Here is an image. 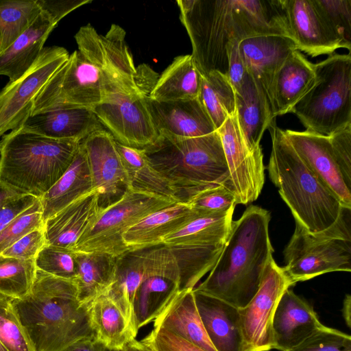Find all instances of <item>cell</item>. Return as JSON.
Segmentation results:
<instances>
[{"label":"cell","mask_w":351,"mask_h":351,"mask_svg":"<svg viewBox=\"0 0 351 351\" xmlns=\"http://www.w3.org/2000/svg\"><path fill=\"white\" fill-rule=\"evenodd\" d=\"M269 212L247 207L232 221L230 234L208 277L194 289L244 307L256 293L266 265L273 258Z\"/></svg>","instance_id":"obj_1"},{"label":"cell","mask_w":351,"mask_h":351,"mask_svg":"<svg viewBox=\"0 0 351 351\" xmlns=\"http://www.w3.org/2000/svg\"><path fill=\"white\" fill-rule=\"evenodd\" d=\"M11 304L34 351H63L94 337L88 304L79 300L74 280L36 269L29 293Z\"/></svg>","instance_id":"obj_2"},{"label":"cell","mask_w":351,"mask_h":351,"mask_svg":"<svg viewBox=\"0 0 351 351\" xmlns=\"http://www.w3.org/2000/svg\"><path fill=\"white\" fill-rule=\"evenodd\" d=\"M268 130L271 138L269 175L295 221L311 233L330 228L350 209L342 206L302 160L286 138L284 130L276 125V119Z\"/></svg>","instance_id":"obj_3"},{"label":"cell","mask_w":351,"mask_h":351,"mask_svg":"<svg viewBox=\"0 0 351 351\" xmlns=\"http://www.w3.org/2000/svg\"><path fill=\"white\" fill-rule=\"evenodd\" d=\"M147 158L170 184L178 202H186L198 192L230 181L220 136L185 138L160 132L143 149Z\"/></svg>","instance_id":"obj_4"},{"label":"cell","mask_w":351,"mask_h":351,"mask_svg":"<svg viewBox=\"0 0 351 351\" xmlns=\"http://www.w3.org/2000/svg\"><path fill=\"white\" fill-rule=\"evenodd\" d=\"M80 144L11 130L0 141V181L21 194L40 198L69 168Z\"/></svg>","instance_id":"obj_5"},{"label":"cell","mask_w":351,"mask_h":351,"mask_svg":"<svg viewBox=\"0 0 351 351\" xmlns=\"http://www.w3.org/2000/svg\"><path fill=\"white\" fill-rule=\"evenodd\" d=\"M315 66V84L291 112L306 130L329 136L351 123L350 53L329 55Z\"/></svg>","instance_id":"obj_6"},{"label":"cell","mask_w":351,"mask_h":351,"mask_svg":"<svg viewBox=\"0 0 351 351\" xmlns=\"http://www.w3.org/2000/svg\"><path fill=\"white\" fill-rule=\"evenodd\" d=\"M176 3L197 70L202 75L214 71L226 75L227 47L235 38L232 0H178Z\"/></svg>","instance_id":"obj_7"},{"label":"cell","mask_w":351,"mask_h":351,"mask_svg":"<svg viewBox=\"0 0 351 351\" xmlns=\"http://www.w3.org/2000/svg\"><path fill=\"white\" fill-rule=\"evenodd\" d=\"M332 227L311 233L298 222L284 250L283 270L293 285L332 271H351V235L347 214Z\"/></svg>","instance_id":"obj_8"},{"label":"cell","mask_w":351,"mask_h":351,"mask_svg":"<svg viewBox=\"0 0 351 351\" xmlns=\"http://www.w3.org/2000/svg\"><path fill=\"white\" fill-rule=\"evenodd\" d=\"M112 94L102 70L76 50L40 90L31 115L57 109H92Z\"/></svg>","instance_id":"obj_9"},{"label":"cell","mask_w":351,"mask_h":351,"mask_svg":"<svg viewBox=\"0 0 351 351\" xmlns=\"http://www.w3.org/2000/svg\"><path fill=\"white\" fill-rule=\"evenodd\" d=\"M74 38L78 51L98 66L110 82L113 95L108 100L119 96L149 94L153 85L145 82L143 70L135 66L121 27L112 24L102 35L88 23L81 27Z\"/></svg>","instance_id":"obj_10"},{"label":"cell","mask_w":351,"mask_h":351,"mask_svg":"<svg viewBox=\"0 0 351 351\" xmlns=\"http://www.w3.org/2000/svg\"><path fill=\"white\" fill-rule=\"evenodd\" d=\"M174 199L129 188L117 202L101 210L95 224L76 243V252L118 256L128 250L123 235L148 215L177 202Z\"/></svg>","instance_id":"obj_11"},{"label":"cell","mask_w":351,"mask_h":351,"mask_svg":"<svg viewBox=\"0 0 351 351\" xmlns=\"http://www.w3.org/2000/svg\"><path fill=\"white\" fill-rule=\"evenodd\" d=\"M179 291V269L170 249L162 243L147 247L143 275L132 302L134 332L154 321Z\"/></svg>","instance_id":"obj_12"},{"label":"cell","mask_w":351,"mask_h":351,"mask_svg":"<svg viewBox=\"0 0 351 351\" xmlns=\"http://www.w3.org/2000/svg\"><path fill=\"white\" fill-rule=\"evenodd\" d=\"M69 53L58 46L44 47L32 66L0 91V137L20 128L31 116L35 97Z\"/></svg>","instance_id":"obj_13"},{"label":"cell","mask_w":351,"mask_h":351,"mask_svg":"<svg viewBox=\"0 0 351 351\" xmlns=\"http://www.w3.org/2000/svg\"><path fill=\"white\" fill-rule=\"evenodd\" d=\"M294 285L282 267L271 258L264 270L259 287L243 308H239L244 341L248 351L274 349L272 319L284 292Z\"/></svg>","instance_id":"obj_14"},{"label":"cell","mask_w":351,"mask_h":351,"mask_svg":"<svg viewBox=\"0 0 351 351\" xmlns=\"http://www.w3.org/2000/svg\"><path fill=\"white\" fill-rule=\"evenodd\" d=\"M226 156L237 204H247L259 196L265 183L261 145L251 150L240 128L237 111L217 130Z\"/></svg>","instance_id":"obj_15"},{"label":"cell","mask_w":351,"mask_h":351,"mask_svg":"<svg viewBox=\"0 0 351 351\" xmlns=\"http://www.w3.org/2000/svg\"><path fill=\"white\" fill-rule=\"evenodd\" d=\"M147 95L141 93L114 97L92 110L116 141L144 149L159 136L147 106Z\"/></svg>","instance_id":"obj_16"},{"label":"cell","mask_w":351,"mask_h":351,"mask_svg":"<svg viewBox=\"0 0 351 351\" xmlns=\"http://www.w3.org/2000/svg\"><path fill=\"white\" fill-rule=\"evenodd\" d=\"M88 160L93 189L104 209L119 200L130 188L116 141L106 130L90 134L80 141Z\"/></svg>","instance_id":"obj_17"},{"label":"cell","mask_w":351,"mask_h":351,"mask_svg":"<svg viewBox=\"0 0 351 351\" xmlns=\"http://www.w3.org/2000/svg\"><path fill=\"white\" fill-rule=\"evenodd\" d=\"M289 32L298 51L311 57L346 47L316 0H282Z\"/></svg>","instance_id":"obj_18"},{"label":"cell","mask_w":351,"mask_h":351,"mask_svg":"<svg viewBox=\"0 0 351 351\" xmlns=\"http://www.w3.org/2000/svg\"><path fill=\"white\" fill-rule=\"evenodd\" d=\"M296 49L293 40L282 35L254 36L239 43L246 72L261 87L274 114V88L276 75L287 58Z\"/></svg>","instance_id":"obj_19"},{"label":"cell","mask_w":351,"mask_h":351,"mask_svg":"<svg viewBox=\"0 0 351 351\" xmlns=\"http://www.w3.org/2000/svg\"><path fill=\"white\" fill-rule=\"evenodd\" d=\"M284 132L306 165L335 195L342 206L350 209L351 189L348 187L337 163L329 136L306 130H285Z\"/></svg>","instance_id":"obj_20"},{"label":"cell","mask_w":351,"mask_h":351,"mask_svg":"<svg viewBox=\"0 0 351 351\" xmlns=\"http://www.w3.org/2000/svg\"><path fill=\"white\" fill-rule=\"evenodd\" d=\"M322 325L308 302L289 288L281 296L272 319L274 349L289 351Z\"/></svg>","instance_id":"obj_21"},{"label":"cell","mask_w":351,"mask_h":351,"mask_svg":"<svg viewBox=\"0 0 351 351\" xmlns=\"http://www.w3.org/2000/svg\"><path fill=\"white\" fill-rule=\"evenodd\" d=\"M149 112L158 132L191 138L208 135L216 130L199 99L157 101L147 97Z\"/></svg>","instance_id":"obj_22"},{"label":"cell","mask_w":351,"mask_h":351,"mask_svg":"<svg viewBox=\"0 0 351 351\" xmlns=\"http://www.w3.org/2000/svg\"><path fill=\"white\" fill-rule=\"evenodd\" d=\"M101 210L96 190L80 197L44 221L46 244L74 251L77 242L95 224Z\"/></svg>","instance_id":"obj_23"},{"label":"cell","mask_w":351,"mask_h":351,"mask_svg":"<svg viewBox=\"0 0 351 351\" xmlns=\"http://www.w3.org/2000/svg\"><path fill=\"white\" fill-rule=\"evenodd\" d=\"M196 306L204 329L217 351H248L239 308L193 289Z\"/></svg>","instance_id":"obj_24"},{"label":"cell","mask_w":351,"mask_h":351,"mask_svg":"<svg viewBox=\"0 0 351 351\" xmlns=\"http://www.w3.org/2000/svg\"><path fill=\"white\" fill-rule=\"evenodd\" d=\"M53 139L81 141L93 132L104 130L90 108H66L29 117L19 128Z\"/></svg>","instance_id":"obj_25"},{"label":"cell","mask_w":351,"mask_h":351,"mask_svg":"<svg viewBox=\"0 0 351 351\" xmlns=\"http://www.w3.org/2000/svg\"><path fill=\"white\" fill-rule=\"evenodd\" d=\"M235 38L282 35L291 38L282 0H232Z\"/></svg>","instance_id":"obj_26"},{"label":"cell","mask_w":351,"mask_h":351,"mask_svg":"<svg viewBox=\"0 0 351 351\" xmlns=\"http://www.w3.org/2000/svg\"><path fill=\"white\" fill-rule=\"evenodd\" d=\"M200 213L187 203L177 202L154 212L129 228L123 235L128 250L155 246Z\"/></svg>","instance_id":"obj_27"},{"label":"cell","mask_w":351,"mask_h":351,"mask_svg":"<svg viewBox=\"0 0 351 351\" xmlns=\"http://www.w3.org/2000/svg\"><path fill=\"white\" fill-rule=\"evenodd\" d=\"M57 23L42 10L29 27L0 53V75L14 81L21 77L40 54Z\"/></svg>","instance_id":"obj_28"},{"label":"cell","mask_w":351,"mask_h":351,"mask_svg":"<svg viewBox=\"0 0 351 351\" xmlns=\"http://www.w3.org/2000/svg\"><path fill=\"white\" fill-rule=\"evenodd\" d=\"M235 97L240 128L248 147L253 150L260 145L276 117L261 87L247 73Z\"/></svg>","instance_id":"obj_29"},{"label":"cell","mask_w":351,"mask_h":351,"mask_svg":"<svg viewBox=\"0 0 351 351\" xmlns=\"http://www.w3.org/2000/svg\"><path fill=\"white\" fill-rule=\"evenodd\" d=\"M316 81L315 64L300 51H293L279 70L274 82V116L291 112Z\"/></svg>","instance_id":"obj_30"},{"label":"cell","mask_w":351,"mask_h":351,"mask_svg":"<svg viewBox=\"0 0 351 351\" xmlns=\"http://www.w3.org/2000/svg\"><path fill=\"white\" fill-rule=\"evenodd\" d=\"M154 326L167 329L206 351H217L198 313L193 289L179 291L155 319Z\"/></svg>","instance_id":"obj_31"},{"label":"cell","mask_w":351,"mask_h":351,"mask_svg":"<svg viewBox=\"0 0 351 351\" xmlns=\"http://www.w3.org/2000/svg\"><path fill=\"white\" fill-rule=\"evenodd\" d=\"M94 190L86 154L81 143L59 180L39 199L45 221L80 197Z\"/></svg>","instance_id":"obj_32"},{"label":"cell","mask_w":351,"mask_h":351,"mask_svg":"<svg viewBox=\"0 0 351 351\" xmlns=\"http://www.w3.org/2000/svg\"><path fill=\"white\" fill-rule=\"evenodd\" d=\"M201 77L191 54L177 56L157 78L148 97L157 101L196 99Z\"/></svg>","instance_id":"obj_33"},{"label":"cell","mask_w":351,"mask_h":351,"mask_svg":"<svg viewBox=\"0 0 351 351\" xmlns=\"http://www.w3.org/2000/svg\"><path fill=\"white\" fill-rule=\"evenodd\" d=\"M88 309L94 337L106 348L123 350L136 338L125 315L107 293L90 302Z\"/></svg>","instance_id":"obj_34"},{"label":"cell","mask_w":351,"mask_h":351,"mask_svg":"<svg viewBox=\"0 0 351 351\" xmlns=\"http://www.w3.org/2000/svg\"><path fill=\"white\" fill-rule=\"evenodd\" d=\"M117 256L103 252H76V276L74 282L77 297L88 304L106 293L113 284Z\"/></svg>","instance_id":"obj_35"},{"label":"cell","mask_w":351,"mask_h":351,"mask_svg":"<svg viewBox=\"0 0 351 351\" xmlns=\"http://www.w3.org/2000/svg\"><path fill=\"white\" fill-rule=\"evenodd\" d=\"M234 210L200 213L166 237L162 243L166 246L224 245L231 230Z\"/></svg>","instance_id":"obj_36"},{"label":"cell","mask_w":351,"mask_h":351,"mask_svg":"<svg viewBox=\"0 0 351 351\" xmlns=\"http://www.w3.org/2000/svg\"><path fill=\"white\" fill-rule=\"evenodd\" d=\"M147 247L128 250L117 256L113 284L106 293L121 308L133 328L132 302L141 281Z\"/></svg>","instance_id":"obj_37"},{"label":"cell","mask_w":351,"mask_h":351,"mask_svg":"<svg viewBox=\"0 0 351 351\" xmlns=\"http://www.w3.org/2000/svg\"><path fill=\"white\" fill-rule=\"evenodd\" d=\"M116 147L130 188L178 201L169 182L152 167L143 149L128 147L117 141Z\"/></svg>","instance_id":"obj_38"},{"label":"cell","mask_w":351,"mask_h":351,"mask_svg":"<svg viewBox=\"0 0 351 351\" xmlns=\"http://www.w3.org/2000/svg\"><path fill=\"white\" fill-rule=\"evenodd\" d=\"M173 253L180 273V291L194 289L216 263L223 245L167 246Z\"/></svg>","instance_id":"obj_39"},{"label":"cell","mask_w":351,"mask_h":351,"mask_svg":"<svg viewBox=\"0 0 351 351\" xmlns=\"http://www.w3.org/2000/svg\"><path fill=\"white\" fill-rule=\"evenodd\" d=\"M199 99L216 130L237 111L235 91L227 75L217 71L202 75Z\"/></svg>","instance_id":"obj_40"},{"label":"cell","mask_w":351,"mask_h":351,"mask_svg":"<svg viewBox=\"0 0 351 351\" xmlns=\"http://www.w3.org/2000/svg\"><path fill=\"white\" fill-rule=\"evenodd\" d=\"M41 12L37 0H0V53L29 27Z\"/></svg>","instance_id":"obj_41"},{"label":"cell","mask_w":351,"mask_h":351,"mask_svg":"<svg viewBox=\"0 0 351 351\" xmlns=\"http://www.w3.org/2000/svg\"><path fill=\"white\" fill-rule=\"evenodd\" d=\"M36 272L34 259L0 255V294L12 299L24 297L32 288Z\"/></svg>","instance_id":"obj_42"},{"label":"cell","mask_w":351,"mask_h":351,"mask_svg":"<svg viewBox=\"0 0 351 351\" xmlns=\"http://www.w3.org/2000/svg\"><path fill=\"white\" fill-rule=\"evenodd\" d=\"M11 299L0 294V342L8 351H34L12 308Z\"/></svg>","instance_id":"obj_43"},{"label":"cell","mask_w":351,"mask_h":351,"mask_svg":"<svg viewBox=\"0 0 351 351\" xmlns=\"http://www.w3.org/2000/svg\"><path fill=\"white\" fill-rule=\"evenodd\" d=\"M37 269L48 274L74 280L76 276L75 252L45 244L34 259Z\"/></svg>","instance_id":"obj_44"},{"label":"cell","mask_w":351,"mask_h":351,"mask_svg":"<svg viewBox=\"0 0 351 351\" xmlns=\"http://www.w3.org/2000/svg\"><path fill=\"white\" fill-rule=\"evenodd\" d=\"M186 203L199 213H211L234 209L237 200L232 183L228 181L198 192Z\"/></svg>","instance_id":"obj_45"},{"label":"cell","mask_w":351,"mask_h":351,"mask_svg":"<svg viewBox=\"0 0 351 351\" xmlns=\"http://www.w3.org/2000/svg\"><path fill=\"white\" fill-rule=\"evenodd\" d=\"M289 351H351V337L322 324Z\"/></svg>","instance_id":"obj_46"},{"label":"cell","mask_w":351,"mask_h":351,"mask_svg":"<svg viewBox=\"0 0 351 351\" xmlns=\"http://www.w3.org/2000/svg\"><path fill=\"white\" fill-rule=\"evenodd\" d=\"M39 199L0 232V254L16 241L33 230L43 226Z\"/></svg>","instance_id":"obj_47"},{"label":"cell","mask_w":351,"mask_h":351,"mask_svg":"<svg viewBox=\"0 0 351 351\" xmlns=\"http://www.w3.org/2000/svg\"><path fill=\"white\" fill-rule=\"evenodd\" d=\"M316 2L350 53L351 0H316Z\"/></svg>","instance_id":"obj_48"},{"label":"cell","mask_w":351,"mask_h":351,"mask_svg":"<svg viewBox=\"0 0 351 351\" xmlns=\"http://www.w3.org/2000/svg\"><path fill=\"white\" fill-rule=\"evenodd\" d=\"M141 341L152 351H206L160 326H154L152 330Z\"/></svg>","instance_id":"obj_49"},{"label":"cell","mask_w":351,"mask_h":351,"mask_svg":"<svg viewBox=\"0 0 351 351\" xmlns=\"http://www.w3.org/2000/svg\"><path fill=\"white\" fill-rule=\"evenodd\" d=\"M329 138L340 171L351 189V123L329 135Z\"/></svg>","instance_id":"obj_50"},{"label":"cell","mask_w":351,"mask_h":351,"mask_svg":"<svg viewBox=\"0 0 351 351\" xmlns=\"http://www.w3.org/2000/svg\"><path fill=\"white\" fill-rule=\"evenodd\" d=\"M45 244V230L42 226L24 235L0 255L23 260H34Z\"/></svg>","instance_id":"obj_51"},{"label":"cell","mask_w":351,"mask_h":351,"mask_svg":"<svg viewBox=\"0 0 351 351\" xmlns=\"http://www.w3.org/2000/svg\"><path fill=\"white\" fill-rule=\"evenodd\" d=\"M38 199L31 195L19 194L3 202L0 206V232Z\"/></svg>","instance_id":"obj_52"},{"label":"cell","mask_w":351,"mask_h":351,"mask_svg":"<svg viewBox=\"0 0 351 351\" xmlns=\"http://www.w3.org/2000/svg\"><path fill=\"white\" fill-rule=\"evenodd\" d=\"M240 41L234 38L227 47L228 67L226 75L235 92L240 89L247 73L239 50Z\"/></svg>","instance_id":"obj_53"},{"label":"cell","mask_w":351,"mask_h":351,"mask_svg":"<svg viewBox=\"0 0 351 351\" xmlns=\"http://www.w3.org/2000/svg\"><path fill=\"white\" fill-rule=\"evenodd\" d=\"M41 10L47 12L58 23L63 17L77 8L92 2V0H37Z\"/></svg>","instance_id":"obj_54"},{"label":"cell","mask_w":351,"mask_h":351,"mask_svg":"<svg viewBox=\"0 0 351 351\" xmlns=\"http://www.w3.org/2000/svg\"><path fill=\"white\" fill-rule=\"evenodd\" d=\"M106 347L94 337L80 339L63 351H105Z\"/></svg>","instance_id":"obj_55"},{"label":"cell","mask_w":351,"mask_h":351,"mask_svg":"<svg viewBox=\"0 0 351 351\" xmlns=\"http://www.w3.org/2000/svg\"><path fill=\"white\" fill-rule=\"evenodd\" d=\"M123 351H152L141 341L135 339L130 340L123 348Z\"/></svg>","instance_id":"obj_56"},{"label":"cell","mask_w":351,"mask_h":351,"mask_svg":"<svg viewBox=\"0 0 351 351\" xmlns=\"http://www.w3.org/2000/svg\"><path fill=\"white\" fill-rule=\"evenodd\" d=\"M21 193L16 192L0 181V206L9 199Z\"/></svg>","instance_id":"obj_57"},{"label":"cell","mask_w":351,"mask_h":351,"mask_svg":"<svg viewBox=\"0 0 351 351\" xmlns=\"http://www.w3.org/2000/svg\"><path fill=\"white\" fill-rule=\"evenodd\" d=\"M343 317L347 326L350 328L351 324V296L347 294L343 300Z\"/></svg>","instance_id":"obj_58"},{"label":"cell","mask_w":351,"mask_h":351,"mask_svg":"<svg viewBox=\"0 0 351 351\" xmlns=\"http://www.w3.org/2000/svg\"><path fill=\"white\" fill-rule=\"evenodd\" d=\"M0 351H8V350L0 342Z\"/></svg>","instance_id":"obj_59"},{"label":"cell","mask_w":351,"mask_h":351,"mask_svg":"<svg viewBox=\"0 0 351 351\" xmlns=\"http://www.w3.org/2000/svg\"><path fill=\"white\" fill-rule=\"evenodd\" d=\"M105 351H123V350H114L106 348Z\"/></svg>","instance_id":"obj_60"}]
</instances>
